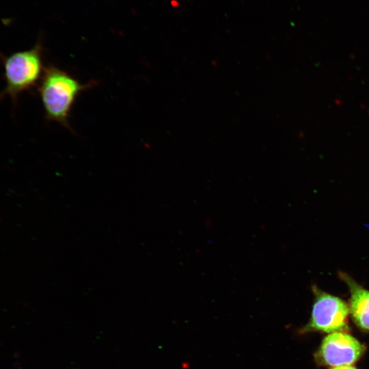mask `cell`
Segmentation results:
<instances>
[{"label": "cell", "instance_id": "6da1fadb", "mask_svg": "<svg viewBox=\"0 0 369 369\" xmlns=\"http://www.w3.org/2000/svg\"><path fill=\"white\" fill-rule=\"evenodd\" d=\"M95 85L94 81L81 83L65 70L49 65L44 69L39 87L46 119L71 131L69 118L77 97Z\"/></svg>", "mask_w": 369, "mask_h": 369}, {"label": "cell", "instance_id": "7a4b0ae2", "mask_svg": "<svg viewBox=\"0 0 369 369\" xmlns=\"http://www.w3.org/2000/svg\"><path fill=\"white\" fill-rule=\"evenodd\" d=\"M311 288L314 295L311 315L308 323L299 330L300 333L348 331V304L315 284Z\"/></svg>", "mask_w": 369, "mask_h": 369}, {"label": "cell", "instance_id": "3957f363", "mask_svg": "<svg viewBox=\"0 0 369 369\" xmlns=\"http://www.w3.org/2000/svg\"><path fill=\"white\" fill-rule=\"evenodd\" d=\"M44 69L40 46L12 54L4 61L6 81L4 93L16 97L41 79Z\"/></svg>", "mask_w": 369, "mask_h": 369}, {"label": "cell", "instance_id": "277c9868", "mask_svg": "<svg viewBox=\"0 0 369 369\" xmlns=\"http://www.w3.org/2000/svg\"><path fill=\"white\" fill-rule=\"evenodd\" d=\"M366 351V345L348 332H334L323 339L314 360L320 366H350L358 361Z\"/></svg>", "mask_w": 369, "mask_h": 369}, {"label": "cell", "instance_id": "5b68a950", "mask_svg": "<svg viewBox=\"0 0 369 369\" xmlns=\"http://www.w3.org/2000/svg\"><path fill=\"white\" fill-rule=\"evenodd\" d=\"M338 276L348 288V304L353 323L362 331L369 332V290L344 272H339Z\"/></svg>", "mask_w": 369, "mask_h": 369}, {"label": "cell", "instance_id": "8992f818", "mask_svg": "<svg viewBox=\"0 0 369 369\" xmlns=\"http://www.w3.org/2000/svg\"><path fill=\"white\" fill-rule=\"evenodd\" d=\"M332 369H357V368L353 366L352 365H350V366H338V367L332 368Z\"/></svg>", "mask_w": 369, "mask_h": 369}]
</instances>
